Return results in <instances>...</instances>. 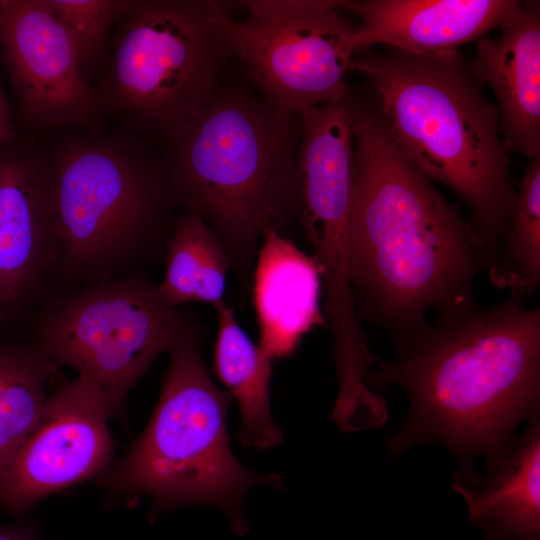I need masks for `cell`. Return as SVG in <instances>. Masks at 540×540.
<instances>
[{"label": "cell", "mask_w": 540, "mask_h": 540, "mask_svg": "<svg viewBox=\"0 0 540 540\" xmlns=\"http://www.w3.org/2000/svg\"><path fill=\"white\" fill-rule=\"evenodd\" d=\"M365 383L374 393L401 388L409 401L386 440L394 457L437 443L456 459L452 485L471 488L488 461L516 439L522 422L540 420V309L510 296L491 307L475 297L438 312L393 361L379 362Z\"/></svg>", "instance_id": "obj_1"}, {"label": "cell", "mask_w": 540, "mask_h": 540, "mask_svg": "<svg viewBox=\"0 0 540 540\" xmlns=\"http://www.w3.org/2000/svg\"><path fill=\"white\" fill-rule=\"evenodd\" d=\"M353 131L348 268L360 321L385 329L396 356L426 314L473 298L486 259L472 227L403 155L375 105L348 89Z\"/></svg>", "instance_id": "obj_2"}, {"label": "cell", "mask_w": 540, "mask_h": 540, "mask_svg": "<svg viewBox=\"0 0 540 540\" xmlns=\"http://www.w3.org/2000/svg\"><path fill=\"white\" fill-rule=\"evenodd\" d=\"M301 131L300 115L268 104L233 62L212 100L160 143L178 206L206 222L246 283L263 235L289 237L298 223Z\"/></svg>", "instance_id": "obj_3"}, {"label": "cell", "mask_w": 540, "mask_h": 540, "mask_svg": "<svg viewBox=\"0 0 540 540\" xmlns=\"http://www.w3.org/2000/svg\"><path fill=\"white\" fill-rule=\"evenodd\" d=\"M352 70L373 88L382 124L403 155L467 206L488 268L510 224L516 187L497 107L462 54L371 48L354 55Z\"/></svg>", "instance_id": "obj_4"}, {"label": "cell", "mask_w": 540, "mask_h": 540, "mask_svg": "<svg viewBox=\"0 0 540 540\" xmlns=\"http://www.w3.org/2000/svg\"><path fill=\"white\" fill-rule=\"evenodd\" d=\"M51 166L62 277L110 281L166 248L178 204L153 142L127 131L78 136L59 146Z\"/></svg>", "instance_id": "obj_5"}, {"label": "cell", "mask_w": 540, "mask_h": 540, "mask_svg": "<svg viewBox=\"0 0 540 540\" xmlns=\"http://www.w3.org/2000/svg\"><path fill=\"white\" fill-rule=\"evenodd\" d=\"M233 19L213 0H132L115 22L102 110L162 143L212 100L234 62Z\"/></svg>", "instance_id": "obj_6"}, {"label": "cell", "mask_w": 540, "mask_h": 540, "mask_svg": "<svg viewBox=\"0 0 540 540\" xmlns=\"http://www.w3.org/2000/svg\"><path fill=\"white\" fill-rule=\"evenodd\" d=\"M200 325L169 348V364L154 413L125 458L105 477L109 487L153 498L158 510L210 504L235 528L245 527L242 504L255 485L282 487L277 475L243 467L227 436L228 392L217 387L200 352Z\"/></svg>", "instance_id": "obj_7"}, {"label": "cell", "mask_w": 540, "mask_h": 540, "mask_svg": "<svg viewBox=\"0 0 540 540\" xmlns=\"http://www.w3.org/2000/svg\"><path fill=\"white\" fill-rule=\"evenodd\" d=\"M197 325L132 272L47 303L36 321L37 345L94 384L113 414L151 363Z\"/></svg>", "instance_id": "obj_8"}, {"label": "cell", "mask_w": 540, "mask_h": 540, "mask_svg": "<svg viewBox=\"0 0 540 540\" xmlns=\"http://www.w3.org/2000/svg\"><path fill=\"white\" fill-rule=\"evenodd\" d=\"M232 21L234 62L271 106L299 114L343 99L352 70L357 25L340 0H244Z\"/></svg>", "instance_id": "obj_9"}, {"label": "cell", "mask_w": 540, "mask_h": 540, "mask_svg": "<svg viewBox=\"0 0 540 540\" xmlns=\"http://www.w3.org/2000/svg\"><path fill=\"white\" fill-rule=\"evenodd\" d=\"M298 224L322 275L324 318L337 343L362 333L348 268L353 131L345 97L299 113Z\"/></svg>", "instance_id": "obj_10"}, {"label": "cell", "mask_w": 540, "mask_h": 540, "mask_svg": "<svg viewBox=\"0 0 540 540\" xmlns=\"http://www.w3.org/2000/svg\"><path fill=\"white\" fill-rule=\"evenodd\" d=\"M110 414L97 387L80 376L48 396L2 477L0 501L22 513L101 471L112 450Z\"/></svg>", "instance_id": "obj_11"}, {"label": "cell", "mask_w": 540, "mask_h": 540, "mask_svg": "<svg viewBox=\"0 0 540 540\" xmlns=\"http://www.w3.org/2000/svg\"><path fill=\"white\" fill-rule=\"evenodd\" d=\"M0 41L22 112L49 128L87 125L102 106L75 43L49 0H1Z\"/></svg>", "instance_id": "obj_12"}, {"label": "cell", "mask_w": 540, "mask_h": 540, "mask_svg": "<svg viewBox=\"0 0 540 540\" xmlns=\"http://www.w3.org/2000/svg\"><path fill=\"white\" fill-rule=\"evenodd\" d=\"M51 161L0 154V294L4 310L30 295L57 267Z\"/></svg>", "instance_id": "obj_13"}, {"label": "cell", "mask_w": 540, "mask_h": 540, "mask_svg": "<svg viewBox=\"0 0 540 540\" xmlns=\"http://www.w3.org/2000/svg\"><path fill=\"white\" fill-rule=\"evenodd\" d=\"M519 0H340L360 20L355 54L376 45L417 56L459 51L497 30Z\"/></svg>", "instance_id": "obj_14"}, {"label": "cell", "mask_w": 540, "mask_h": 540, "mask_svg": "<svg viewBox=\"0 0 540 540\" xmlns=\"http://www.w3.org/2000/svg\"><path fill=\"white\" fill-rule=\"evenodd\" d=\"M476 42L469 70L496 97L509 154L540 155V2L520 1L497 29Z\"/></svg>", "instance_id": "obj_15"}, {"label": "cell", "mask_w": 540, "mask_h": 540, "mask_svg": "<svg viewBox=\"0 0 540 540\" xmlns=\"http://www.w3.org/2000/svg\"><path fill=\"white\" fill-rule=\"evenodd\" d=\"M253 270L259 347L273 361L290 356L306 334L325 324L322 275L312 255L277 232L263 235Z\"/></svg>", "instance_id": "obj_16"}, {"label": "cell", "mask_w": 540, "mask_h": 540, "mask_svg": "<svg viewBox=\"0 0 540 540\" xmlns=\"http://www.w3.org/2000/svg\"><path fill=\"white\" fill-rule=\"evenodd\" d=\"M483 540H540V420L486 461L477 487L453 485Z\"/></svg>", "instance_id": "obj_17"}, {"label": "cell", "mask_w": 540, "mask_h": 540, "mask_svg": "<svg viewBox=\"0 0 540 540\" xmlns=\"http://www.w3.org/2000/svg\"><path fill=\"white\" fill-rule=\"evenodd\" d=\"M213 307L218 327L214 372L238 403V439L245 447L265 451L283 440L270 410L273 361L249 338L225 300Z\"/></svg>", "instance_id": "obj_18"}, {"label": "cell", "mask_w": 540, "mask_h": 540, "mask_svg": "<svg viewBox=\"0 0 540 540\" xmlns=\"http://www.w3.org/2000/svg\"><path fill=\"white\" fill-rule=\"evenodd\" d=\"M166 269L157 292L170 307L190 302L212 306L224 301L231 269L220 240L206 222L194 214L176 216L165 248Z\"/></svg>", "instance_id": "obj_19"}, {"label": "cell", "mask_w": 540, "mask_h": 540, "mask_svg": "<svg viewBox=\"0 0 540 540\" xmlns=\"http://www.w3.org/2000/svg\"><path fill=\"white\" fill-rule=\"evenodd\" d=\"M57 366L38 345L0 343V484L39 418Z\"/></svg>", "instance_id": "obj_20"}, {"label": "cell", "mask_w": 540, "mask_h": 540, "mask_svg": "<svg viewBox=\"0 0 540 540\" xmlns=\"http://www.w3.org/2000/svg\"><path fill=\"white\" fill-rule=\"evenodd\" d=\"M486 271L496 288L520 299L540 286V155L529 159L518 182L510 224Z\"/></svg>", "instance_id": "obj_21"}, {"label": "cell", "mask_w": 540, "mask_h": 540, "mask_svg": "<svg viewBox=\"0 0 540 540\" xmlns=\"http://www.w3.org/2000/svg\"><path fill=\"white\" fill-rule=\"evenodd\" d=\"M131 0H49L70 33L81 70L91 71L107 63L108 32L129 8Z\"/></svg>", "instance_id": "obj_22"}, {"label": "cell", "mask_w": 540, "mask_h": 540, "mask_svg": "<svg viewBox=\"0 0 540 540\" xmlns=\"http://www.w3.org/2000/svg\"><path fill=\"white\" fill-rule=\"evenodd\" d=\"M0 540H37V537L27 528L0 527Z\"/></svg>", "instance_id": "obj_23"}, {"label": "cell", "mask_w": 540, "mask_h": 540, "mask_svg": "<svg viewBox=\"0 0 540 540\" xmlns=\"http://www.w3.org/2000/svg\"><path fill=\"white\" fill-rule=\"evenodd\" d=\"M13 131L9 121L8 111L0 90V144L12 140Z\"/></svg>", "instance_id": "obj_24"}, {"label": "cell", "mask_w": 540, "mask_h": 540, "mask_svg": "<svg viewBox=\"0 0 540 540\" xmlns=\"http://www.w3.org/2000/svg\"><path fill=\"white\" fill-rule=\"evenodd\" d=\"M4 306H3V301H2V297H1V294H0V323L3 319V316H4Z\"/></svg>", "instance_id": "obj_25"}]
</instances>
